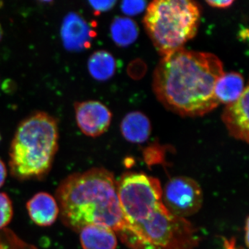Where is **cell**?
Returning a JSON list of instances; mask_svg holds the SVG:
<instances>
[{"mask_svg":"<svg viewBox=\"0 0 249 249\" xmlns=\"http://www.w3.org/2000/svg\"><path fill=\"white\" fill-rule=\"evenodd\" d=\"M224 73L217 55L182 48L163 56L156 67L152 85L157 99L167 109L196 117L219 106L214 88Z\"/></svg>","mask_w":249,"mask_h":249,"instance_id":"1","label":"cell"},{"mask_svg":"<svg viewBox=\"0 0 249 249\" xmlns=\"http://www.w3.org/2000/svg\"><path fill=\"white\" fill-rule=\"evenodd\" d=\"M55 199L62 222L73 231L97 225L117 233L127 224L114 175L105 168H93L69 175L57 188Z\"/></svg>","mask_w":249,"mask_h":249,"instance_id":"2","label":"cell"},{"mask_svg":"<svg viewBox=\"0 0 249 249\" xmlns=\"http://www.w3.org/2000/svg\"><path fill=\"white\" fill-rule=\"evenodd\" d=\"M58 122L37 112L19 124L9 151L10 172L19 181L41 179L52 169L58 150Z\"/></svg>","mask_w":249,"mask_h":249,"instance_id":"3","label":"cell"},{"mask_svg":"<svg viewBox=\"0 0 249 249\" xmlns=\"http://www.w3.org/2000/svg\"><path fill=\"white\" fill-rule=\"evenodd\" d=\"M201 6L191 0H155L143 19L149 37L162 56L182 49L197 33Z\"/></svg>","mask_w":249,"mask_h":249,"instance_id":"4","label":"cell"},{"mask_svg":"<svg viewBox=\"0 0 249 249\" xmlns=\"http://www.w3.org/2000/svg\"><path fill=\"white\" fill-rule=\"evenodd\" d=\"M116 234L130 249H196L200 240L191 223L163 204L142 222H127Z\"/></svg>","mask_w":249,"mask_h":249,"instance_id":"5","label":"cell"},{"mask_svg":"<svg viewBox=\"0 0 249 249\" xmlns=\"http://www.w3.org/2000/svg\"><path fill=\"white\" fill-rule=\"evenodd\" d=\"M116 187L121 210L129 224L145 220L163 204L160 181L145 174H124Z\"/></svg>","mask_w":249,"mask_h":249,"instance_id":"6","label":"cell"},{"mask_svg":"<svg viewBox=\"0 0 249 249\" xmlns=\"http://www.w3.org/2000/svg\"><path fill=\"white\" fill-rule=\"evenodd\" d=\"M162 202L170 213L186 219L201 209L202 191L199 183L193 178L176 177L165 184Z\"/></svg>","mask_w":249,"mask_h":249,"instance_id":"7","label":"cell"},{"mask_svg":"<svg viewBox=\"0 0 249 249\" xmlns=\"http://www.w3.org/2000/svg\"><path fill=\"white\" fill-rule=\"evenodd\" d=\"M76 123L81 132L91 137H97L107 132L112 114L99 101H87L74 104Z\"/></svg>","mask_w":249,"mask_h":249,"instance_id":"8","label":"cell"},{"mask_svg":"<svg viewBox=\"0 0 249 249\" xmlns=\"http://www.w3.org/2000/svg\"><path fill=\"white\" fill-rule=\"evenodd\" d=\"M96 32L89 24L76 13L67 15L61 27L62 43L67 50L79 52L88 49Z\"/></svg>","mask_w":249,"mask_h":249,"instance_id":"9","label":"cell"},{"mask_svg":"<svg viewBox=\"0 0 249 249\" xmlns=\"http://www.w3.org/2000/svg\"><path fill=\"white\" fill-rule=\"evenodd\" d=\"M249 88L247 86L238 100L227 105L222 115L230 135L247 143L249 139Z\"/></svg>","mask_w":249,"mask_h":249,"instance_id":"10","label":"cell"},{"mask_svg":"<svg viewBox=\"0 0 249 249\" xmlns=\"http://www.w3.org/2000/svg\"><path fill=\"white\" fill-rule=\"evenodd\" d=\"M27 209L31 220L39 227H50L56 221L60 210L52 195L40 192L27 201Z\"/></svg>","mask_w":249,"mask_h":249,"instance_id":"11","label":"cell"},{"mask_svg":"<svg viewBox=\"0 0 249 249\" xmlns=\"http://www.w3.org/2000/svg\"><path fill=\"white\" fill-rule=\"evenodd\" d=\"M83 249H116L118 245L116 232L102 226L90 225L78 232Z\"/></svg>","mask_w":249,"mask_h":249,"instance_id":"12","label":"cell"},{"mask_svg":"<svg viewBox=\"0 0 249 249\" xmlns=\"http://www.w3.org/2000/svg\"><path fill=\"white\" fill-rule=\"evenodd\" d=\"M121 129L126 140L134 143H142L150 137L151 124L145 114L140 111H133L124 116Z\"/></svg>","mask_w":249,"mask_h":249,"instance_id":"13","label":"cell"},{"mask_svg":"<svg viewBox=\"0 0 249 249\" xmlns=\"http://www.w3.org/2000/svg\"><path fill=\"white\" fill-rule=\"evenodd\" d=\"M245 88V79L240 73H224L214 85V96L219 103L230 104L240 98Z\"/></svg>","mask_w":249,"mask_h":249,"instance_id":"14","label":"cell"},{"mask_svg":"<svg viewBox=\"0 0 249 249\" xmlns=\"http://www.w3.org/2000/svg\"><path fill=\"white\" fill-rule=\"evenodd\" d=\"M116 69L115 58L107 51L95 52L88 60V70L90 75L98 81L110 79L115 73Z\"/></svg>","mask_w":249,"mask_h":249,"instance_id":"15","label":"cell"},{"mask_svg":"<svg viewBox=\"0 0 249 249\" xmlns=\"http://www.w3.org/2000/svg\"><path fill=\"white\" fill-rule=\"evenodd\" d=\"M111 37L116 45L127 47L138 38L139 27L137 23L129 18H114L111 24Z\"/></svg>","mask_w":249,"mask_h":249,"instance_id":"16","label":"cell"},{"mask_svg":"<svg viewBox=\"0 0 249 249\" xmlns=\"http://www.w3.org/2000/svg\"><path fill=\"white\" fill-rule=\"evenodd\" d=\"M0 249H37L27 243L9 229L0 230Z\"/></svg>","mask_w":249,"mask_h":249,"instance_id":"17","label":"cell"},{"mask_svg":"<svg viewBox=\"0 0 249 249\" xmlns=\"http://www.w3.org/2000/svg\"><path fill=\"white\" fill-rule=\"evenodd\" d=\"M14 216L12 201L6 193H0V230L6 229Z\"/></svg>","mask_w":249,"mask_h":249,"instance_id":"18","label":"cell"},{"mask_svg":"<svg viewBox=\"0 0 249 249\" xmlns=\"http://www.w3.org/2000/svg\"><path fill=\"white\" fill-rule=\"evenodd\" d=\"M146 4L145 1H124L121 8L123 13L127 16H137L143 11Z\"/></svg>","mask_w":249,"mask_h":249,"instance_id":"19","label":"cell"},{"mask_svg":"<svg viewBox=\"0 0 249 249\" xmlns=\"http://www.w3.org/2000/svg\"><path fill=\"white\" fill-rule=\"evenodd\" d=\"M116 3V1H90L89 4L93 8L95 13L98 14L102 12H106L114 7Z\"/></svg>","mask_w":249,"mask_h":249,"instance_id":"20","label":"cell"},{"mask_svg":"<svg viewBox=\"0 0 249 249\" xmlns=\"http://www.w3.org/2000/svg\"><path fill=\"white\" fill-rule=\"evenodd\" d=\"M206 3L212 7L217 8V9H226L230 7L234 3L232 0H222V1H206Z\"/></svg>","mask_w":249,"mask_h":249,"instance_id":"21","label":"cell"},{"mask_svg":"<svg viewBox=\"0 0 249 249\" xmlns=\"http://www.w3.org/2000/svg\"><path fill=\"white\" fill-rule=\"evenodd\" d=\"M6 176H7V169H6V165L0 159V188L4 184Z\"/></svg>","mask_w":249,"mask_h":249,"instance_id":"22","label":"cell"},{"mask_svg":"<svg viewBox=\"0 0 249 249\" xmlns=\"http://www.w3.org/2000/svg\"><path fill=\"white\" fill-rule=\"evenodd\" d=\"M245 243L247 247H249V219L247 218L245 225Z\"/></svg>","mask_w":249,"mask_h":249,"instance_id":"23","label":"cell"},{"mask_svg":"<svg viewBox=\"0 0 249 249\" xmlns=\"http://www.w3.org/2000/svg\"><path fill=\"white\" fill-rule=\"evenodd\" d=\"M225 249H237L235 247V241L231 240V242L227 241L225 244Z\"/></svg>","mask_w":249,"mask_h":249,"instance_id":"24","label":"cell"},{"mask_svg":"<svg viewBox=\"0 0 249 249\" xmlns=\"http://www.w3.org/2000/svg\"><path fill=\"white\" fill-rule=\"evenodd\" d=\"M2 36H3L2 29H1V25H0V40H1V37H2Z\"/></svg>","mask_w":249,"mask_h":249,"instance_id":"25","label":"cell"},{"mask_svg":"<svg viewBox=\"0 0 249 249\" xmlns=\"http://www.w3.org/2000/svg\"><path fill=\"white\" fill-rule=\"evenodd\" d=\"M1 134H0V142H1Z\"/></svg>","mask_w":249,"mask_h":249,"instance_id":"26","label":"cell"}]
</instances>
